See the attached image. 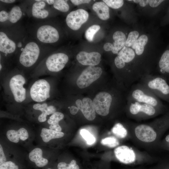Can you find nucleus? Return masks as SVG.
<instances>
[{"label": "nucleus", "mask_w": 169, "mask_h": 169, "mask_svg": "<svg viewBox=\"0 0 169 169\" xmlns=\"http://www.w3.org/2000/svg\"><path fill=\"white\" fill-rule=\"evenodd\" d=\"M8 81V88L14 101L18 103L24 101L27 97L25 76L22 74H16L10 76Z\"/></svg>", "instance_id": "obj_1"}, {"label": "nucleus", "mask_w": 169, "mask_h": 169, "mask_svg": "<svg viewBox=\"0 0 169 169\" xmlns=\"http://www.w3.org/2000/svg\"><path fill=\"white\" fill-rule=\"evenodd\" d=\"M128 100L149 104L155 107L159 103L156 95L139 83L132 87Z\"/></svg>", "instance_id": "obj_2"}, {"label": "nucleus", "mask_w": 169, "mask_h": 169, "mask_svg": "<svg viewBox=\"0 0 169 169\" xmlns=\"http://www.w3.org/2000/svg\"><path fill=\"white\" fill-rule=\"evenodd\" d=\"M51 86L49 80L41 79L36 80L31 85L29 90L31 99L37 103H41L49 99Z\"/></svg>", "instance_id": "obj_3"}, {"label": "nucleus", "mask_w": 169, "mask_h": 169, "mask_svg": "<svg viewBox=\"0 0 169 169\" xmlns=\"http://www.w3.org/2000/svg\"><path fill=\"white\" fill-rule=\"evenodd\" d=\"M139 81V84L156 95L159 92L164 95L169 94V86L165 80L161 77L149 74L142 78Z\"/></svg>", "instance_id": "obj_4"}, {"label": "nucleus", "mask_w": 169, "mask_h": 169, "mask_svg": "<svg viewBox=\"0 0 169 169\" xmlns=\"http://www.w3.org/2000/svg\"><path fill=\"white\" fill-rule=\"evenodd\" d=\"M40 52L39 48L36 43L33 42L28 43L20 55L19 63L25 68L33 66L37 62Z\"/></svg>", "instance_id": "obj_5"}, {"label": "nucleus", "mask_w": 169, "mask_h": 169, "mask_svg": "<svg viewBox=\"0 0 169 169\" xmlns=\"http://www.w3.org/2000/svg\"><path fill=\"white\" fill-rule=\"evenodd\" d=\"M102 72L101 68L89 66L82 71L78 78L76 81L77 86L80 89L88 87L100 77Z\"/></svg>", "instance_id": "obj_6"}, {"label": "nucleus", "mask_w": 169, "mask_h": 169, "mask_svg": "<svg viewBox=\"0 0 169 169\" xmlns=\"http://www.w3.org/2000/svg\"><path fill=\"white\" fill-rule=\"evenodd\" d=\"M112 101V97L109 93L101 92L96 95L93 100L96 112L101 115L105 116L109 113Z\"/></svg>", "instance_id": "obj_7"}, {"label": "nucleus", "mask_w": 169, "mask_h": 169, "mask_svg": "<svg viewBox=\"0 0 169 169\" xmlns=\"http://www.w3.org/2000/svg\"><path fill=\"white\" fill-rule=\"evenodd\" d=\"M89 16V13L86 11L82 9H78L68 14L66 18V23L71 29L77 30L87 21Z\"/></svg>", "instance_id": "obj_8"}, {"label": "nucleus", "mask_w": 169, "mask_h": 169, "mask_svg": "<svg viewBox=\"0 0 169 169\" xmlns=\"http://www.w3.org/2000/svg\"><path fill=\"white\" fill-rule=\"evenodd\" d=\"M68 60L67 55L63 53H57L51 54L47 58L45 65L49 71L56 72L62 70Z\"/></svg>", "instance_id": "obj_9"}, {"label": "nucleus", "mask_w": 169, "mask_h": 169, "mask_svg": "<svg viewBox=\"0 0 169 169\" xmlns=\"http://www.w3.org/2000/svg\"><path fill=\"white\" fill-rule=\"evenodd\" d=\"M37 37L41 42L45 43H54L58 41L59 35L57 30L49 25L40 26L37 32Z\"/></svg>", "instance_id": "obj_10"}, {"label": "nucleus", "mask_w": 169, "mask_h": 169, "mask_svg": "<svg viewBox=\"0 0 169 169\" xmlns=\"http://www.w3.org/2000/svg\"><path fill=\"white\" fill-rule=\"evenodd\" d=\"M137 138L145 142H151L156 139L157 135L154 129L150 126L141 124L137 126L135 130Z\"/></svg>", "instance_id": "obj_11"}, {"label": "nucleus", "mask_w": 169, "mask_h": 169, "mask_svg": "<svg viewBox=\"0 0 169 169\" xmlns=\"http://www.w3.org/2000/svg\"><path fill=\"white\" fill-rule=\"evenodd\" d=\"M114 152L116 158L123 163L131 164L135 161L136 157L134 151L126 146H121L116 147Z\"/></svg>", "instance_id": "obj_12"}, {"label": "nucleus", "mask_w": 169, "mask_h": 169, "mask_svg": "<svg viewBox=\"0 0 169 169\" xmlns=\"http://www.w3.org/2000/svg\"><path fill=\"white\" fill-rule=\"evenodd\" d=\"M128 100L129 104V111L132 115H136L140 112L143 113L149 116H151L155 114L156 107L149 104Z\"/></svg>", "instance_id": "obj_13"}, {"label": "nucleus", "mask_w": 169, "mask_h": 169, "mask_svg": "<svg viewBox=\"0 0 169 169\" xmlns=\"http://www.w3.org/2000/svg\"><path fill=\"white\" fill-rule=\"evenodd\" d=\"M101 57L100 54L96 52L88 53L85 51H81L76 56L77 60L81 64L93 66L99 64Z\"/></svg>", "instance_id": "obj_14"}, {"label": "nucleus", "mask_w": 169, "mask_h": 169, "mask_svg": "<svg viewBox=\"0 0 169 169\" xmlns=\"http://www.w3.org/2000/svg\"><path fill=\"white\" fill-rule=\"evenodd\" d=\"M43 151L40 148H34L29 153L28 157L30 161L34 163L38 168H43L49 164L48 159L43 156Z\"/></svg>", "instance_id": "obj_15"}, {"label": "nucleus", "mask_w": 169, "mask_h": 169, "mask_svg": "<svg viewBox=\"0 0 169 169\" xmlns=\"http://www.w3.org/2000/svg\"><path fill=\"white\" fill-rule=\"evenodd\" d=\"M22 16L20 8L18 6H15L9 13L4 10L0 12V21L3 22L9 20L12 23H15L20 19Z\"/></svg>", "instance_id": "obj_16"}, {"label": "nucleus", "mask_w": 169, "mask_h": 169, "mask_svg": "<svg viewBox=\"0 0 169 169\" xmlns=\"http://www.w3.org/2000/svg\"><path fill=\"white\" fill-rule=\"evenodd\" d=\"M6 135L10 141L14 143L18 142L20 140L25 141L29 137L27 130L23 127L20 128L17 130L12 129L8 130L7 131Z\"/></svg>", "instance_id": "obj_17"}, {"label": "nucleus", "mask_w": 169, "mask_h": 169, "mask_svg": "<svg viewBox=\"0 0 169 169\" xmlns=\"http://www.w3.org/2000/svg\"><path fill=\"white\" fill-rule=\"evenodd\" d=\"M15 42L10 39L4 33L0 32V51L5 54H11L15 50Z\"/></svg>", "instance_id": "obj_18"}, {"label": "nucleus", "mask_w": 169, "mask_h": 169, "mask_svg": "<svg viewBox=\"0 0 169 169\" xmlns=\"http://www.w3.org/2000/svg\"><path fill=\"white\" fill-rule=\"evenodd\" d=\"M83 106L80 110L85 117L89 120H92L95 117V110L93 101L89 98L83 99Z\"/></svg>", "instance_id": "obj_19"}, {"label": "nucleus", "mask_w": 169, "mask_h": 169, "mask_svg": "<svg viewBox=\"0 0 169 169\" xmlns=\"http://www.w3.org/2000/svg\"><path fill=\"white\" fill-rule=\"evenodd\" d=\"M92 9L100 19L105 20L110 18L109 8L103 2L95 3L93 5Z\"/></svg>", "instance_id": "obj_20"}, {"label": "nucleus", "mask_w": 169, "mask_h": 169, "mask_svg": "<svg viewBox=\"0 0 169 169\" xmlns=\"http://www.w3.org/2000/svg\"><path fill=\"white\" fill-rule=\"evenodd\" d=\"M45 5L46 3L44 1L41 0L34 3L32 9L33 16L38 18L44 19L46 18L49 15V12L44 9Z\"/></svg>", "instance_id": "obj_21"}, {"label": "nucleus", "mask_w": 169, "mask_h": 169, "mask_svg": "<svg viewBox=\"0 0 169 169\" xmlns=\"http://www.w3.org/2000/svg\"><path fill=\"white\" fill-rule=\"evenodd\" d=\"M64 136V133L61 131H56L49 129L42 128L40 136L44 142L47 143L51 140L61 138Z\"/></svg>", "instance_id": "obj_22"}, {"label": "nucleus", "mask_w": 169, "mask_h": 169, "mask_svg": "<svg viewBox=\"0 0 169 169\" xmlns=\"http://www.w3.org/2000/svg\"><path fill=\"white\" fill-rule=\"evenodd\" d=\"M64 117L63 114L59 112H55L51 115L47 120L48 123L50 125L49 129L61 131L62 128L59 123L63 119Z\"/></svg>", "instance_id": "obj_23"}, {"label": "nucleus", "mask_w": 169, "mask_h": 169, "mask_svg": "<svg viewBox=\"0 0 169 169\" xmlns=\"http://www.w3.org/2000/svg\"><path fill=\"white\" fill-rule=\"evenodd\" d=\"M114 41L113 45L115 49L118 52L125 45L126 40L125 34L120 31H117L114 33L113 36Z\"/></svg>", "instance_id": "obj_24"}, {"label": "nucleus", "mask_w": 169, "mask_h": 169, "mask_svg": "<svg viewBox=\"0 0 169 169\" xmlns=\"http://www.w3.org/2000/svg\"><path fill=\"white\" fill-rule=\"evenodd\" d=\"M125 63H129L132 61L135 57L134 51L131 49L124 46L117 54Z\"/></svg>", "instance_id": "obj_25"}, {"label": "nucleus", "mask_w": 169, "mask_h": 169, "mask_svg": "<svg viewBox=\"0 0 169 169\" xmlns=\"http://www.w3.org/2000/svg\"><path fill=\"white\" fill-rule=\"evenodd\" d=\"M159 66L161 71L169 73V50H166L162 55Z\"/></svg>", "instance_id": "obj_26"}, {"label": "nucleus", "mask_w": 169, "mask_h": 169, "mask_svg": "<svg viewBox=\"0 0 169 169\" xmlns=\"http://www.w3.org/2000/svg\"><path fill=\"white\" fill-rule=\"evenodd\" d=\"M148 38L145 34L141 35L137 40L136 47L135 49L136 54L138 56L142 55L144 50V46L147 44Z\"/></svg>", "instance_id": "obj_27"}, {"label": "nucleus", "mask_w": 169, "mask_h": 169, "mask_svg": "<svg viewBox=\"0 0 169 169\" xmlns=\"http://www.w3.org/2000/svg\"><path fill=\"white\" fill-rule=\"evenodd\" d=\"M111 131L115 135L121 138H125L127 134V130L120 123L115 124L113 127Z\"/></svg>", "instance_id": "obj_28"}, {"label": "nucleus", "mask_w": 169, "mask_h": 169, "mask_svg": "<svg viewBox=\"0 0 169 169\" xmlns=\"http://www.w3.org/2000/svg\"><path fill=\"white\" fill-rule=\"evenodd\" d=\"M100 26L98 25H93L89 27L86 31L85 36L86 39L89 42L93 41L95 34L100 29Z\"/></svg>", "instance_id": "obj_29"}, {"label": "nucleus", "mask_w": 169, "mask_h": 169, "mask_svg": "<svg viewBox=\"0 0 169 169\" xmlns=\"http://www.w3.org/2000/svg\"><path fill=\"white\" fill-rule=\"evenodd\" d=\"M67 0H56L53 4L54 7L56 9L63 12H67L69 9V6Z\"/></svg>", "instance_id": "obj_30"}, {"label": "nucleus", "mask_w": 169, "mask_h": 169, "mask_svg": "<svg viewBox=\"0 0 169 169\" xmlns=\"http://www.w3.org/2000/svg\"><path fill=\"white\" fill-rule=\"evenodd\" d=\"M101 143L103 145L110 148L116 147L119 144L118 140L114 136L105 138L101 140Z\"/></svg>", "instance_id": "obj_31"}, {"label": "nucleus", "mask_w": 169, "mask_h": 169, "mask_svg": "<svg viewBox=\"0 0 169 169\" xmlns=\"http://www.w3.org/2000/svg\"><path fill=\"white\" fill-rule=\"evenodd\" d=\"M58 169H79V166L77 164L75 160H71L69 163L64 162L58 163L57 166Z\"/></svg>", "instance_id": "obj_32"}, {"label": "nucleus", "mask_w": 169, "mask_h": 169, "mask_svg": "<svg viewBox=\"0 0 169 169\" xmlns=\"http://www.w3.org/2000/svg\"><path fill=\"white\" fill-rule=\"evenodd\" d=\"M80 134L82 137L86 141L88 145H92L95 141V137L88 130L82 129L80 131Z\"/></svg>", "instance_id": "obj_33"}, {"label": "nucleus", "mask_w": 169, "mask_h": 169, "mask_svg": "<svg viewBox=\"0 0 169 169\" xmlns=\"http://www.w3.org/2000/svg\"><path fill=\"white\" fill-rule=\"evenodd\" d=\"M139 32L136 31L131 32L129 34L126 39L125 46L126 47H131L133 44L137 40L139 36Z\"/></svg>", "instance_id": "obj_34"}, {"label": "nucleus", "mask_w": 169, "mask_h": 169, "mask_svg": "<svg viewBox=\"0 0 169 169\" xmlns=\"http://www.w3.org/2000/svg\"><path fill=\"white\" fill-rule=\"evenodd\" d=\"M103 1L108 7L115 9L121 8L124 4L122 0H103Z\"/></svg>", "instance_id": "obj_35"}, {"label": "nucleus", "mask_w": 169, "mask_h": 169, "mask_svg": "<svg viewBox=\"0 0 169 169\" xmlns=\"http://www.w3.org/2000/svg\"><path fill=\"white\" fill-rule=\"evenodd\" d=\"M19 165L12 161H7L0 165V169H21Z\"/></svg>", "instance_id": "obj_36"}, {"label": "nucleus", "mask_w": 169, "mask_h": 169, "mask_svg": "<svg viewBox=\"0 0 169 169\" xmlns=\"http://www.w3.org/2000/svg\"><path fill=\"white\" fill-rule=\"evenodd\" d=\"M48 106V104L46 103H37L33 105V108L35 110H39L42 112L46 110Z\"/></svg>", "instance_id": "obj_37"}, {"label": "nucleus", "mask_w": 169, "mask_h": 169, "mask_svg": "<svg viewBox=\"0 0 169 169\" xmlns=\"http://www.w3.org/2000/svg\"><path fill=\"white\" fill-rule=\"evenodd\" d=\"M114 63L116 67L119 69H122L125 66V63L120 57L118 56L114 59Z\"/></svg>", "instance_id": "obj_38"}, {"label": "nucleus", "mask_w": 169, "mask_h": 169, "mask_svg": "<svg viewBox=\"0 0 169 169\" xmlns=\"http://www.w3.org/2000/svg\"><path fill=\"white\" fill-rule=\"evenodd\" d=\"M104 49L107 51H111L114 54H118V52L114 48L113 44L110 43H106L104 45Z\"/></svg>", "instance_id": "obj_39"}, {"label": "nucleus", "mask_w": 169, "mask_h": 169, "mask_svg": "<svg viewBox=\"0 0 169 169\" xmlns=\"http://www.w3.org/2000/svg\"><path fill=\"white\" fill-rule=\"evenodd\" d=\"M7 160L3 148L1 145H0V165L6 162Z\"/></svg>", "instance_id": "obj_40"}, {"label": "nucleus", "mask_w": 169, "mask_h": 169, "mask_svg": "<svg viewBox=\"0 0 169 169\" xmlns=\"http://www.w3.org/2000/svg\"><path fill=\"white\" fill-rule=\"evenodd\" d=\"M164 1L162 0H150L149 4L151 7L154 8L158 6Z\"/></svg>", "instance_id": "obj_41"}, {"label": "nucleus", "mask_w": 169, "mask_h": 169, "mask_svg": "<svg viewBox=\"0 0 169 169\" xmlns=\"http://www.w3.org/2000/svg\"><path fill=\"white\" fill-rule=\"evenodd\" d=\"M71 3L75 5H78L82 4L89 3L91 1L89 0H71Z\"/></svg>", "instance_id": "obj_42"}, {"label": "nucleus", "mask_w": 169, "mask_h": 169, "mask_svg": "<svg viewBox=\"0 0 169 169\" xmlns=\"http://www.w3.org/2000/svg\"><path fill=\"white\" fill-rule=\"evenodd\" d=\"M149 0H134L133 2L136 3H139L141 6L144 7L149 3Z\"/></svg>", "instance_id": "obj_43"}, {"label": "nucleus", "mask_w": 169, "mask_h": 169, "mask_svg": "<svg viewBox=\"0 0 169 169\" xmlns=\"http://www.w3.org/2000/svg\"><path fill=\"white\" fill-rule=\"evenodd\" d=\"M47 116L44 113L41 112L38 117V120L40 122H44L47 120Z\"/></svg>", "instance_id": "obj_44"}, {"label": "nucleus", "mask_w": 169, "mask_h": 169, "mask_svg": "<svg viewBox=\"0 0 169 169\" xmlns=\"http://www.w3.org/2000/svg\"><path fill=\"white\" fill-rule=\"evenodd\" d=\"M79 109L74 106H72L69 108L70 113L72 115L76 114L78 112Z\"/></svg>", "instance_id": "obj_45"}, {"label": "nucleus", "mask_w": 169, "mask_h": 169, "mask_svg": "<svg viewBox=\"0 0 169 169\" xmlns=\"http://www.w3.org/2000/svg\"><path fill=\"white\" fill-rule=\"evenodd\" d=\"M75 104L77 107L80 110L83 106L82 101L80 99H78L76 101Z\"/></svg>", "instance_id": "obj_46"}, {"label": "nucleus", "mask_w": 169, "mask_h": 169, "mask_svg": "<svg viewBox=\"0 0 169 169\" xmlns=\"http://www.w3.org/2000/svg\"><path fill=\"white\" fill-rule=\"evenodd\" d=\"M1 1L7 3H12L15 1L14 0H1Z\"/></svg>", "instance_id": "obj_47"}, {"label": "nucleus", "mask_w": 169, "mask_h": 169, "mask_svg": "<svg viewBox=\"0 0 169 169\" xmlns=\"http://www.w3.org/2000/svg\"><path fill=\"white\" fill-rule=\"evenodd\" d=\"M45 1L49 5L53 4L55 2V0H47Z\"/></svg>", "instance_id": "obj_48"}, {"label": "nucleus", "mask_w": 169, "mask_h": 169, "mask_svg": "<svg viewBox=\"0 0 169 169\" xmlns=\"http://www.w3.org/2000/svg\"><path fill=\"white\" fill-rule=\"evenodd\" d=\"M165 140L167 142H169V135H168L166 136Z\"/></svg>", "instance_id": "obj_49"}, {"label": "nucleus", "mask_w": 169, "mask_h": 169, "mask_svg": "<svg viewBox=\"0 0 169 169\" xmlns=\"http://www.w3.org/2000/svg\"><path fill=\"white\" fill-rule=\"evenodd\" d=\"M0 70H1V69H2V66L1 65V64H0Z\"/></svg>", "instance_id": "obj_50"}, {"label": "nucleus", "mask_w": 169, "mask_h": 169, "mask_svg": "<svg viewBox=\"0 0 169 169\" xmlns=\"http://www.w3.org/2000/svg\"><path fill=\"white\" fill-rule=\"evenodd\" d=\"M46 169H52L51 168H50L49 167L46 168Z\"/></svg>", "instance_id": "obj_51"}]
</instances>
